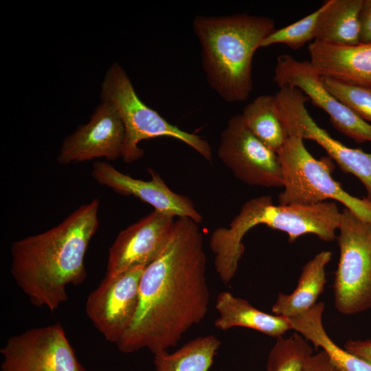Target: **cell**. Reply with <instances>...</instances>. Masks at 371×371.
I'll return each mask as SVG.
<instances>
[{
	"label": "cell",
	"instance_id": "obj_1",
	"mask_svg": "<svg viewBox=\"0 0 371 371\" xmlns=\"http://www.w3.org/2000/svg\"><path fill=\"white\" fill-rule=\"evenodd\" d=\"M206 263L198 223L177 217L166 247L143 271L135 317L116 344L120 352L166 351L204 319L210 302Z\"/></svg>",
	"mask_w": 371,
	"mask_h": 371
},
{
	"label": "cell",
	"instance_id": "obj_24",
	"mask_svg": "<svg viewBox=\"0 0 371 371\" xmlns=\"http://www.w3.org/2000/svg\"><path fill=\"white\" fill-rule=\"evenodd\" d=\"M322 6L304 18L282 28L275 30L261 43L260 47L275 44H284L293 49H298L315 40L317 22Z\"/></svg>",
	"mask_w": 371,
	"mask_h": 371
},
{
	"label": "cell",
	"instance_id": "obj_25",
	"mask_svg": "<svg viewBox=\"0 0 371 371\" xmlns=\"http://www.w3.org/2000/svg\"><path fill=\"white\" fill-rule=\"evenodd\" d=\"M322 79L324 86L335 97L371 124V87L330 78Z\"/></svg>",
	"mask_w": 371,
	"mask_h": 371
},
{
	"label": "cell",
	"instance_id": "obj_19",
	"mask_svg": "<svg viewBox=\"0 0 371 371\" xmlns=\"http://www.w3.org/2000/svg\"><path fill=\"white\" fill-rule=\"evenodd\" d=\"M362 3L363 0L324 1L317 22L314 41L342 45L359 44V13Z\"/></svg>",
	"mask_w": 371,
	"mask_h": 371
},
{
	"label": "cell",
	"instance_id": "obj_15",
	"mask_svg": "<svg viewBox=\"0 0 371 371\" xmlns=\"http://www.w3.org/2000/svg\"><path fill=\"white\" fill-rule=\"evenodd\" d=\"M150 180L135 179L117 170L106 161L93 164L91 176L99 184L124 196H133L154 207V210L173 217H188L199 224L203 220L191 200L170 190L152 168Z\"/></svg>",
	"mask_w": 371,
	"mask_h": 371
},
{
	"label": "cell",
	"instance_id": "obj_26",
	"mask_svg": "<svg viewBox=\"0 0 371 371\" xmlns=\"http://www.w3.org/2000/svg\"><path fill=\"white\" fill-rule=\"evenodd\" d=\"M359 43H371V0H363L359 13Z\"/></svg>",
	"mask_w": 371,
	"mask_h": 371
},
{
	"label": "cell",
	"instance_id": "obj_21",
	"mask_svg": "<svg viewBox=\"0 0 371 371\" xmlns=\"http://www.w3.org/2000/svg\"><path fill=\"white\" fill-rule=\"evenodd\" d=\"M220 346L213 335L198 337L172 353L154 355L155 371H209Z\"/></svg>",
	"mask_w": 371,
	"mask_h": 371
},
{
	"label": "cell",
	"instance_id": "obj_28",
	"mask_svg": "<svg viewBox=\"0 0 371 371\" xmlns=\"http://www.w3.org/2000/svg\"><path fill=\"white\" fill-rule=\"evenodd\" d=\"M344 348L371 363V339L347 341Z\"/></svg>",
	"mask_w": 371,
	"mask_h": 371
},
{
	"label": "cell",
	"instance_id": "obj_3",
	"mask_svg": "<svg viewBox=\"0 0 371 371\" xmlns=\"http://www.w3.org/2000/svg\"><path fill=\"white\" fill-rule=\"evenodd\" d=\"M193 30L201 44L202 67L211 88L225 101L246 100L253 90L252 60L275 29L269 17L236 14L196 16Z\"/></svg>",
	"mask_w": 371,
	"mask_h": 371
},
{
	"label": "cell",
	"instance_id": "obj_18",
	"mask_svg": "<svg viewBox=\"0 0 371 371\" xmlns=\"http://www.w3.org/2000/svg\"><path fill=\"white\" fill-rule=\"evenodd\" d=\"M332 258L330 251H322L302 269L296 288L290 294L280 293L271 307L274 315L287 318L300 315L314 306L326 284V267Z\"/></svg>",
	"mask_w": 371,
	"mask_h": 371
},
{
	"label": "cell",
	"instance_id": "obj_7",
	"mask_svg": "<svg viewBox=\"0 0 371 371\" xmlns=\"http://www.w3.org/2000/svg\"><path fill=\"white\" fill-rule=\"evenodd\" d=\"M338 230L334 304L340 313L354 315L371 308V223L344 207Z\"/></svg>",
	"mask_w": 371,
	"mask_h": 371
},
{
	"label": "cell",
	"instance_id": "obj_11",
	"mask_svg": "<svg viewBox=\"0 0 371 371\" xmlns=\"http://www.w3.org/2000/svg\"><path fill=\"white\" fill-rule=\"evenodd\" d=\"M273 81L279 88L301 90L312 103L324 110L333 126L357 143L371 142V124L335 97L324 86L322 77L310 61H300L289 54L277 58Z\"/></svg>",
	"mask_w": 371,
	"mask_h": 371
},
{
	"label": "cell",
	"instance_id": "obj_10",
	"mask_svg": "<svg viewBox=\"0 0 371 371\" xmlns=\"http://www.w3.org/2000/svg\"><path fill=\"white\" fill-rule=\"evenodd\" d=\"M218 155L235 177L248 185L283 187L278 154L251 132L240 115L232 117L222 131Z\"/></svg>",
	"mask_w": 371,
	"mask_h": 371
},
{
	"label": "cell",
	"instance_id": "obj_9",
	"mask_svg": "<svg viewBox=\"0 0 371 371\" xmlns=\"http://www.w3.org/2000/svg\"><path fill=\"white\" fill-rule=\"evenodd\" d=\"M0 352L1 371H87L58 323L9 337Z\"/></svg>",
	"mask_w": 371,
	"mask_h": 371
},
{
	"label": "cell",
	"instance_id": "obj_2",
	"mask_svg": "<svg viewBox=\"0 0 371 371\" xmlns=\"http://www.w3.org/2000/svg\"><path fill=\"white\" fill-rule=\"evenodd\" d=\"M98 199L78 207L58 225L13 242L11 274L30 302L50 311L68 299V285L86 278L85 257L98 228Z\"/></svg>",
	"mask_w": 371,
	"mask_h": 371
},
{
	"label": "cell",
	"instance_id": "obj_6",
	"mask_svg": "<svg viewBox=\"0 0 371 371\" xmlns=\"http://www.w3.org/2000/svg\"><path fill=\"white\" fill-rule=\"evenodd\" d=\"M277 154L284 179L279 204L307 205L335 200L371 223V203L350 194L333 178L331 158L315 159L306 148L304 139L297 136H288Z\"/></svg>",
	"mask_w": 371,
	"mask_h": 371
},
{
	"label": "cell",
	"instance_id": "obj_8",
	"mask_svg": "<svg viewBox=\"0 0 371 371\" xmlns=\"http://www.w3.org/2000/svg\"><path fill=\"white\" fill-rule=\"evenodd\" d=\"M275 97L287 136H297L318 144L344 172L361 181L366 190V199L371 203V153L346 146L319 126L306 107L309 98L299 89L279 88Z\"/></svg>",
	"mask_w": 371,
	"mask_h": 371
},
{
	"label": "cell",
	"instance_id": "obj_22",
	"mask_svg": "<svg viewBox=\"0 0 371 371\" xmlns=\"http://www.w3.org/2000/svg\"><path fill=\"white\" fill-rule=\"evenodd\" d=\"M242 119L260 141L276 153L288 136L279 116L275 95H262L249 103L240 114Z\"/></svg>",
	"mask_w": 371,
	"mask_h": 371
},
{
	"label": "cell",
	"instance_id": "obj_12",
	"mask_svg": "<svg viewBox=\"0 0 371 371\" xmlns=\"http://www.w3.org/2000/svg\"><path fill=\"white\" fill-rule=\"evenodd\" d=\"M144 269L106 275L88 296L86 314L106 341L116 344L130 326L137 308Z\"/></svg>",
	"mask_w": 371,
	"mask_h": 371
},
{
	"label": "cell",
	"instance_id": "obj_23",
	"mask_svg": "<svg viewBox=\"0 0 371 371\" xmlns=\"http://www.w3.org/2000/svg\"><path fill=\"white\" fill-rule=\"evenodd\" d=\"M313 355L312 347L298 333L281 336L269 352L266 368L267 371H306Z\"/></svg>",
	"mask_w": 371,
	"mask_h": 371
},
{
	"label": "cell",
	"instance_id": "obj_20",
	"mask_svg": "<svg viewBox=\"0 0 371 371\" xmlns=\"http://www.w3.org/2000/svg\"><path fill=\"white\" fill-rule=\"evenodd\" d=\"M324 304L317 302L305 313L289 318L293 330L320 348L342 371H371V363L344 348H340L329 337L322 322Z\"/></svg>",
	"mask_w": 371,
	"mask_h": 371
},
{
	"label": "cell",
	"instance_id": "obj_13",
	"mask_svg": "<svg viewBox=\"0 0 371 371\" xmlns=\"http://www.w3.org/2000/svg\"><path fill=\"white\" fill-rule=\"evenodd\" d=\"M124 139V126L116 109L102 100L89 121L64 139L56 160L63 165L100 157L115 160L122 157Z\"/></svg>",
	"mask_w": 371,
	"mask_h": 371
},
{
	"label": "cell",
	"instance_id": "obj_4",
	"mask_svg": "<svg viewBox=\"0 0 371 371\" xmlns=\"http://www.w3.org/2000/svg\"><path fill=\"white\" fill-rule=\"evenodd\" d=\"M341 212L333 201L313 205H275L270 196H260L245 202L228 227H219L217 237L227 249L238 251L246 233L258 225L285 232L290 243L305 234H314L322 240H333Z\"/></svg>",
	"mask_w": 371,
	"mask_h": 371
},
{
	"label": "cell",
	"instance_id": "obj_14",
	"mask_svg": "<svg viewBox=\"0 0 371 371\" xmlns=\"http://www.w3.org/2000/svg\"><path fill=\"white\" fill-rule=\"evenodd\" d=\"M174 218L154 210L121 231L109 249L106 275L146 268L155 261L169 241Z\"/></svg>",
	"mask_w": 371,
	"mask_h": 371
},
{
	"label": "cell",
	"instance_id": "obj_17",
	"mask_svg": "<svg viewBox=\"0 0 371 371\" xmlns=\"http://www.w3.org/2000/svg\"><path fill=\"white\" fill-rule=\"evenodd\" d=\"M215 308L219 316L214 326L221 330L245 327L278 338L293 330L289 318L260 311L247 300L236 297L229 291L218 294Z\"/></svg>",
	"mask_w": 371,
	"mask_h": 371
},
{
	"label": "cell",
	"instance_id": "obj_27",
	"mask_svg": "<svg viewBox=\"0 0 371 371\" xmlns=\"http://www.w3.org/2000/svg\"><path fill=\"white\" fill-rule=\"evenodd\" d=\"M306 371H342L321 350L313 354L309 359Z\"/></svg>",
	"mask_w": 371,
	"mask_h": 371
},
{
	"label": "cell",
	"instance_id": "obj_5",
	"mask_svg": "<svg viewBox=\"0 0 371 371\" xmlns=\"http://www.w3.org/2000/svg\"><path fill=\"white\" fill-rule=\"evenodd\" d=\"M100 98L114 106L123 122L125 139L122 158L125 163H133L143 157L144 151L138 146L140 142L159 137L178 139L206 160H212L208 142L169 123L147 106L137 95L131 79L119 63H113L107 69L101 86Z\"/></svg>",
	"mask_w": 371,
	"mask_h": 371
},
{
	"label": "cell",
	"instance_id": "obj_16",
	"mask_svg": "<svg viewBox=\"0 0 371 371\" xmlns=\"http://www.w3.org/2000/svg\"><path fill=\"white\" fill-rule=\"evenodd\" d=\"M310 62L322 77L371 87V43L342 45L313 41Z\"/></svg>",
	"mask_w": 371,
	"mask_h": 371
}]
</instances>
